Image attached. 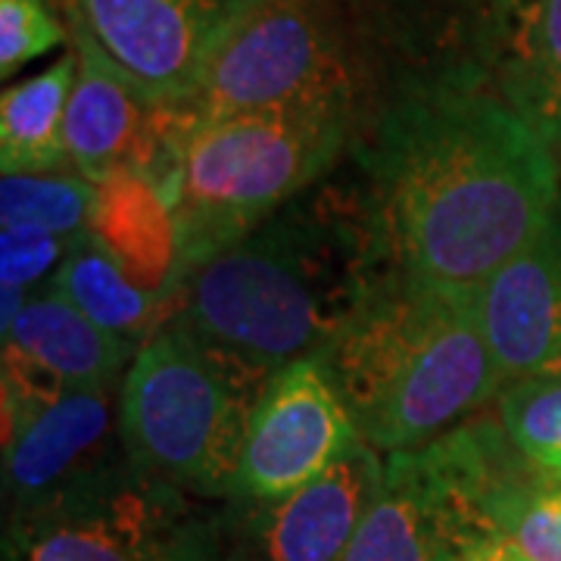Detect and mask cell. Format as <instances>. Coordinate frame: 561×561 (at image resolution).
Returning <instances> with one entry per match:
<instances>
[{"label": "cell", "mask_w": 561, "mask_h": 561, "mask_svg": "<svg viewBox=\"0 0 561 561\" xmlns=\"http://www.w3.org/2000/svg\"><path fill=\"white\" fill-rule=\"evenodd\" d=\"M474 294L502 390L561 375V201L540 234Z\"/></svg>", "instance_id": "obj_16"}, {"label": "cell", "mask_w": 561, "mask_h": 561, "mask_svg": "<svg viewBox=\"0 0 561 561\" xmlns=\"http://www.w3.org/2000/svg\"><path fill=\"white\" fill-rule=\"evenodd\" d=\"M393 268L362 175H328L162 284V324L184 334L250 405L287 365L319 356Z\"/></svg>", "instance_id": "obj_2"}, {"label": "cell", "mask_w": 561, "mask_h": 561, "mask_svg": "<svg viewBox=\"0 0 561 561\" xmlns=\"http://www.w3.org/2000/svg\"><path fill=\"white\" fill-rule=\"evenodd\" d=\"M50 3H54V7H57V10L62 13V3H66V0H50Z\"/></svg>", "instance_id": "obj_26"}, {"label": "cell", "mask_w": 561, "mask_h": 561, "mask_svg": "<svg viewBox=\"0 0 561 561\" xmlns=\"http://www.w3.org/2000/svg\"><path fill=\"white\" fill-rule=\"evenodd\" d=\"M103 50L165 106L179 110L203 62L250 0H76Z\"/></svg>", "instance_id": "obj_14"}, {"label": "cell", "mask_w": 561, "mask_h": 561, "mask_svg": "<svg viewBox=\"0 0 561 561\" xmlns=\"http://www.w3.org/2000/svg\"><path fill=\"white\" fill-rule=\"evenodd\" d=\"M359 440L319 356L287 365L250 409L231 500H278L321 478Z\"/></svg>", "instance_id": "obj_12"}, {"label": "cell", "mask_w": 561, "mask_h": 561, "mask_svg": "<svg viewBox=\"0 0 561 561\" xmlns=\"http://www.w3.org/2000/svg\"><path fill=\"white\" fill-rule=\"evenodd\" d=\"M221 502L197 500L119 459L20 515L0 561H219Z\"/></svg>", "instance_id": "obj_8"}, {"label": "cell", "mask_w": 561, "mask_h": 561, "mask_svg": "<svg viewBox=\"0 0 561 561\" xmlns=\"http://www.w3.org/2000/svg\"><path fill=\"white\" fill-rule=\"evenodd\" d=\"M69 44V25L50 0H0V76Z\"/></svg>", "instance_id": "obj_22"}, {"label": "cell", "mask_w": 561, "mask_h": 561, "mask_svg": "<svg viewBox=\"0 0 561 561\" xmlns=\"http://www.w3.org/2000/svg\"><path fill=\"white\" fill-rule=\"evenodd\" d=\"M309 103L359 106V72L341 0H250L228 25L187 101L175 135L194 125Z\"/></svg>", "instance_id": "obj_6"}, {"label": "cell", "mask_w": 561, "mask_h": 561, "mask_svg": "<svg viewBox=\"0 0 561 561\" xmlns=\"http://www.w3.org/2000/svg\"><path fill=\"white\" fill-rule=\"evenodd\" d=\"M505 537L527 561H561V481L540 474L512 512Z\"/></svg>", "instance_id": "obj_24"}, {"label": "cell", "mask_w": 561, "mask_h": 561, "mask_svg": "<svg viewBox=\"0 0 561 561\" xmlns=\"http://www.w3.org/2000/svg\"><path fill=\"white\" fill-rule=\"evenodd\" d=\"M135 350L106 334L47 284L3 334V424L72 390L119 387Z\"/></svg>", "instance_id": "obj_15"}, {"label": "cell", "mask_w": 561, "mask_h": 561, "mask_svg": "<svg viewBox=\"0 0 561 561\" xmlns=\"http://www.w3.org/2000/svg\"><path fill=\"white\" fill-rule=\"evenodd\" d=\"M353 157L397 268L481 284L546 228L559 153L496 88L409 94L359 119Z\"/></svg>", "instance_id": "obj_1"}, {"label": "cell", "mask_w": 561, "mask_h": 561, "mask_svg": "<svg viewBox=\"0 0 561 561\" xmlns=\"http://www.w3.org/2000/svg\"><path fill=\"white\" fill-rule=\"evenodd\" d=\"M359 106L309 103L179 131L169 179L157 194L172 228V260L162 284L187 275L197 262L328 179L343 153L353 150Z\"/></svg>", "instance_id": "obj_4"}, {"label": "cell", "mask_w": 561, "mask_h": 561, "mask_svg": "<svg viewBox=\"0 0 561 561\" xmlns=\"http://www.w3.org/2000/svg\"><path fill=\"white\" fill-rule=\"evenodd\" d=\"M359 437L381 456L419 449L500 400L474 284L390 268L319 353Z\"/></svg>", "instance_id": "obj_3"}, {"label": "cell", "mask_w": 561, "mask_h": 561, "mask_svg": "<svg viewBox=\"0 0 561 561\" xmlns=\"http://www.w3.org/2000/svg\"><path fill=\"white\" fill-rule=\"evenodd\" d=\"M496 419L524 459L561 481V375L508 383L496 400Z\"/></svg>", "instance_id": "obj_21"}, {"label": "cell", "mask_w": 561, "mask_h": 561, "mask_svg": "<svg viewBox=\"0 0 561 561\" xmlns=\"http://www.w3.org/2000/svg\"><path fill=\"white\" fill-rule=\"evenodd\" d=\"M500 419L474 415L419 449L383 456L378 500L341 561H459L505 537L540 478Z\"/></svg>", "instance_id": "obj_5"}, {"label": "cell", "mask_w": 561, "mask_h": 561, "mask_svg": "<svg viewBox=\"0 0 561 561\" xmlns=\"http://www.w3.org/2000/svg\"><path fill=\"white\" fill-rule=\"evenodd\" d=\"M496 91L561 153V0H537L527 10Z\"/></svg>", "instance_id": "obj_19"}, {"label": "cell", "mask_w": 561, "mask_h": 561, "mask_svg": "<svg viewBox=\"0 0 561 561\" xmlns=\"http://www.w3.org/2000/svg\"><path fill=\"white\" fill-rule=\"evenodd\" d=\"M50 287L135 353L160 331L162 290H147L131 278L128 265L98 231L81 234Z\"/></svg>", "instance_id": "obj_17"}, {"label": "cell", "mask_w": 561, "mask_h": 561, "mask_svg": "<svg viewBox=\"0 0 561 561\" xmlns=\"http://www.w3.org/2000/svg\"><path fill=\"white\" fill-rule=\"evenodd\" d=\"M359 72V119L424 91L496 88L537 0H341Z\"/></svg>", "instance_id": "obj_9"}, {"label": "cell", "mask_w": 561, "mask_h": 561, "mask_svg": "<svg viewBox=\"0 0 561 561\" xmlns=\"http://www.w3.org/2000/svg\"><path fill=\"white\" fill-rule=\"evenodd\" d=\"M119 387L72 390L3 424V515L28 512L128 456Z\"/></svg>", "instance_id": "obj_13"}, {"label": "cell", "mask_w": 561, "mask_h": 561, "mask_svg": "<svg viewBox=\"0 0 561 561\" xmlns=\"http://www.w3.org/2000/svg\"><path fill=\"white\" fill-rule=\"evenodd\" d=\"M62 20L79 60L66 110L69 165L98 187L128 179L157 197L175 157L172 113L103 50L76 0L62 3Z\"/></svg>", "instance_id": "obj_10"}, {"label": "cell", "mask_w": 561, "mask_h": 561, "mask_svg": "<svg viewBox=\"0 0 561 561\" xmlns=\"http://www.w3.org/2000/svg\"><path fill=\"white\" fill-rule=\"evenodd\" d=\"M459 561H527V559H524L522 549L508 540V537H496V540L483 542V546H478L474 552H468V556Z\"/></svg>", "instance_id": "obj_25"}, {"label": "cell", "mask_w": 561, "mask_h": 561, "mask_svg": "<svg viewBox=\"0 0 561 561\" xmlns=\"http://www.w3.org/2000/svg\"><path fill=\"white\" fill-rule=\"evenodd\" d=\"M101 213V187L76 169L60 172H13L0 181L3 225H28L62 238L94 231Z\"/></svg>", "instance_id": "obj_20"}, {"label": "cell", "mask_w": 561, "mask_h": 561, "mask_svg": "<svg viewBox=\"0 0 561 561\" xmlns=\"http://www.w3.org/2000/svg\"><path fill=\"white\" fill-rule=\"evenodd\" d=\"M76 50L32 79L16 81L0 94V165L13 172H60L69 165L66 110L76 84Z\"/></svg>", "instance_id": "obj_18"}, {"label": "cell", "mask_w": 561, "mask_h": 561, "mask_svg": "<svg viewBox=\"0 0 561 561\" xmlns=\"http://www.w3.org/2000/svg\"><path fill=\"white\" fill-rule=\"evenodd\" d=\"M381 483L383 456L359 437L297 493L225 500L219 561H341Z\"/></svg>", "instance_id": "obj_11"}, {"label": "cell", "mask_w": 561, "mask_h": 561, "mask_svg": "<svg viewBox=\"0 0 561 561\" xmlns=\"http://www.w3.org/2000/svg\"><path fill=\"white\" fill-rule=\"evenodd\" d=\"M79 238H62L28 225H0V280L35 294L60 272Z\"/></svg>", "instance_id": "obj_23"}, {"label": "cell", "mask_w": 561, "mask_h": 561, "mask_svg": "<svg viewBox=\"0 0 561 561\" xmlns=\"http://www.w3.org/2000/svg\"><path fill=\"white\" fill-rule=\"evenodd\" d=\"M250 402L194 343L160 328L119 387V431L140 471L197 500L234 493Z\"/></svg>", "instance_id": "obj_7"}]
</instances>
